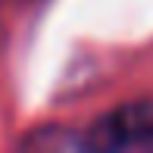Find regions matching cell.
<instances>
[{"mask_svg": "<svg viewBox=\"0 0 153 153\" xmlns=\"http://www.w3.org/2000/svg\"><path fill=\"white\" fill-rule=\"evenodd\" d=\"M88 150H153V100L125 103L100 116L81 137Z\"/></svg>", "mask_w": 153, "mask_h": 153, "instance_id": "1", "label": "cell"}]
</instances>
